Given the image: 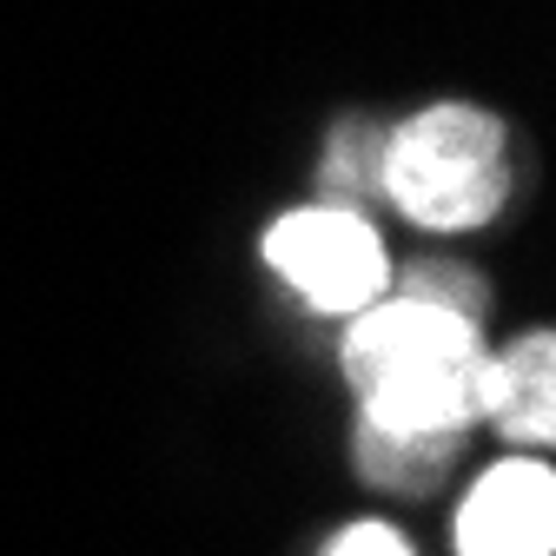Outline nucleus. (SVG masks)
<instances>
[{
  "label": "nucleus",
  "mask_w": 556,
  "mask_h": 556,
  "mask_svg": "<svg viewBox=\"0 0 556 556\" xmlns=\"http://www.w3.org/2000/svg\"><path fill=\"white\" fill-rule=\"evenodd\" d=\"M483 365L477 318L431 299H371L344 338L365 431L384 438H464L483 417Z\"/></svg>",
  "instance_id": "1"
},
{
  "label": "nucleus",
  "mask_w": 556,
  "mask_h": 556,
  "mask_svg": "<svg viewBox=\"0 0 556 556\" xmlns=\"http://www.w3.org/2000/svg\"><path fill=\"white\" fill-rule=\"evenodd\" d=\"M378 192L404 219L431 232H464L483 226L510 192V160H504V126L477 106H425L410 126L384 139V173Z\"/></svg>",
  "instance_id": "2"
},
{
  "label": "nucleus",
  "mask_w": 556,
  "mask_h": 556,
  "mask_svg": "<svg viewBox=\"0 0 556 556\" xmlns=\"http://www.w3.org/2000/svg\"><path fill=\"white\" fill-rule=\"evenodd\" d=\"M271 271L299 286L318 312H365L384 299V245L358 205H305L265 232Z\"/></svg>",
  "instance_id": "3"
},
{
  "label": "nucleus",
  "mask_w": 556,
  "mask_h": 556,
  "mask_svg": "<svg viewBox=\"0 0 556 556\" xmlns=\"http://www.w3.org/2000/svg\"><path fill=\"white\" fill-rule=\"evenodd\" d=\"M556 543V477L536 457H510L477 477L457 517V556H549Z\"/></svg>",
  "instance_id": "4"
},
{
  "label": "nucleus",
  "mask_w": 556,
  "mask_h": 556,
  "mask_svg": "<svg viewBox=\"0 0 556 556\" xmlns=\"http://www.w3.org/2000/svg\"><path fill=\"white\" fill-rule=\"evenodd\" d=\"M483 417L510 444H549V431H556V344H549V331H530L510 352H491V365H483Z\"/></svg>",
  "instance_id": "5"
},
{
  "label": "nucleus",
  "mask_w": 556,
  "mask_h": 556,
  "mask_svg": "<svg viewBox=\"0 0 556 556\" xmlns=\"http://www.w3.org/2000/svg\"><path fill=\"white\" fill-rule=\"evenodd\" d=\"M457 438H384V431H358V464L365 477L391 483V491H425L444 477Z\"/></svg>",
  "instance_id": "6"
},
{
  "label": "nucleus",
  "mask_w": 556,
  "mask_h": 556,
  "mask_svg": "<svg viewBox=\"0 0 556 556\" xmlns=\"http://www.w3.org/2000/svg\"><path fill=\"white\" fill-rule=\"evenodd\" d=\"M378 173H384V132H371V126H344L338 147H331V166H325L338 205H352L358 192H378Z\"/></svg>",
  "instance_id": "7"
},
{
  "label": "nucleus",
  "mask_w": 556,
  "mask_h": 556,
  "mask_svg": "<svg viewBox=\"0 0 556 556\" xmlns=\"http://www.w3.org/2000/svg\"><path fill=\"white\" fill-rule=\"evenodd\" d=\"M404 299L457 305V312H470V318H477V299H483V286H477V278H464V271H438V265H425V271H410V278H404Z\"/></svg>",
  "instance_id": "8"
},
{
  "label": "nucleus",
  "mask_w": 556,
  "mask_h": 556,
  "mask_svg": "<svg viewBox=\"0 0 556 556\" xmlns=\"http://www.w3.org/2000/svg\"><path fill=\"white\" fill-rule=\"evenodd\" d=\"M331 556H410V549H404V536L391 523H352L331 543Z\"/></svg>",
  "instance_id": "9"
}]
</instances>
